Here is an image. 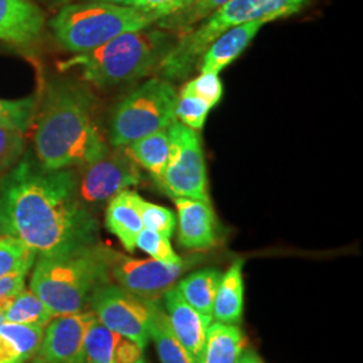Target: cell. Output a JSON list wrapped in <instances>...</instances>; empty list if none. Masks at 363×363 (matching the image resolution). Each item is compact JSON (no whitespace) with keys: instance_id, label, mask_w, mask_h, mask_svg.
<instances>
[{"instance_id":"obj_1","label":"cell","mask_w":363,"mask_h":363,"mask_svg":"<svg viewBox=\"0 0 363 363\" xmlns=\"http://www.w3.org/2000/svg\"><path fill=\"white\" fill-rule=\"evenodd\" d=\"M0 234L49 257L97 244L99 222L78 198L76 171H46L26 155L0 182Z\"/></svg>"},{"instance_id":"obj_2","label":"cell","mask_w":363,"mask_h":363,"mask_svg":"<svg viewBox=\"0 0 363 363\" xmlns=\"http://www.w3.org/2000/svg\"><path fill=\"white\" fill-rule=\"evenodd\" d=\"M108 151L93 118L89 94L70 84L52 86L34 132V157L39 166L46 171L82 167Z\"/></svg>"},{"instance_id":"obj_3","label":"cell","mask_w":363,"mask_h":363,"mask_svg":"<svg viewBox=\"0 0 363 363\" xmlns=\"http://www.w3.org/2000/svg\"><path fill=\"white\" fill-rule=\"evenodd\" d=\"M115 257L116 252L99 244L37 257L30 289L55 316L85 311L94 291L109 283Z\"/></svg>"},{"instance_id":"obj_4","label":"cell","mask_w":363,"mask_h":363,"mask_svg":"<svg viewBox=\"0 0 363 363\" xmlns=\"http://www.w3.org/2000/svg\"><path fill=\"white\" fill-rule=\"evenodd\" d=\"M177 39L160 27L121 34L91 52L76 54L64 67H77L97 86H117L140 79L157 69Z\"/></svg>"},{"instance_id":"obj_5","label":"cell","mask_w":363,"mask_h":363,"mask_svg":"<svg viewBox=\"0 0 363 363\" xmlns=\"http://www.w3.org/2000/svg\"><path fill=\"white\" fill-rule=\"evenodd\" d=\"M308 0H229L198 27L175 42L157 67L160 77L179 81L187 77L201 61L208 45L222 33L253 21L273 22L298 13Z\"/></svg>"},{"instance_id":"obj_6","label":"cell","mask_w":363,"mask_h":363,"mask_svg":"<svg viewBox=\"0 0 363 363\" xmlns=\"http://www.w3.org/2000/svg\"><path fill=\"white\" fill-rule=\"evenodd\" d=\"M157 23L154 15L135 7L86 1L67 4L50 21L54 38L74 54L91 52L121 34Z\"/></svg>"},{"instance_id":"obj_7","label":"cell","mask_w":363,"mask_h":363,"mask_svg":"<svg viewBox=\"0 0 363 363\" xmlns=\"http://www.w3.org/2000/svg\"><path fill=\"white\" fill-rule=\"evenodd\" d=\"M178 94L169 79L151 78L117 104L109 124V142L127 147L177 120Z\"/></svg>"},{"instance_id":"obj_8","label":"cell","mask_w":363,"mask_h":363,"mask_svg":"<svg viewBox=\"0 0 363 363\" xmlns=\"http://www.w3.org/2000/svg\"><path fill=\"white\" fill-rule=\"evenodd\" d=\"M169 132V162L162 190L175 198H190L210 202L206 163L198 132L178 120L171 123Z\"/></svg>"},{"instance_id":"obj_9","label":"cell","mask_w":363,"mask_h":363,"mask_svg":"<svg viewBox=\"0 0 363 363\" xmlns=\"http://www.w3.org/2000/svg\"><path fill=\"white\" fill-rule=\"evenodd\" d=\"M99 160L76 172L78 198L86 208L100 206L115 195L138 186L142 179L139 164L127 147H113Z\"/></svg>"},{"instance_id":"obj_10","label":"cell","mask_w":363,"mask_h":363,"mask_svg":"<svg viewBox=\"0 0 363 363\" xmlns=\"http://www.w3.org/2000/svg\"><path fill=\"white\" fill-rule=\"evenodd\" d=\"M89 306L103 325L145 349L151 339V301L106 283L94 291Z\"/></svg>"},{"instance_id":"obj_11","label":"cell","mask_w":363,"mask_h":363,"mask_svg":"<svg viewBox=\"0 0 363 363\" xmlns=\"http://www.w3.org/2000/svg\"><path fill=\"white\" fill-rule=\"evenodd\" d=\"M202 261L199 255L182 259L179 264H166L157 259H139L116 253L111 276L117 284L147 301H159L174 288L182 274Z\"/></svg>"},{"instance_id":"obj_12","label":"cell","mask_w":363,"mask_h":363,"mask_svg":"<svg viewBox=\"0 0 363 363\" xmlns=\"http://www.w3.org/2000/svg\"><path fill=\"white\" fill-rule=\"evenodd\" d=\"M96 319L91 310L52 318L37 355L49 363H82L85 337Z\"/></svg>"},{"instance_id":"obj_13","label":"cell","mask_w":363,"mask_h":363,"mask_svg":"<svg viewBox=\"0 0 363 363\" xmlns=\"http://www.w3.org/2000/svg\"><path fill=\"white\" fill-rule=\"evenodd\" d=\"M178 211V242L190 250H206L217 244V218L210 202L174 199Z\"/></svg>"},{"instance_id":"obj_14","label":"cell","mask_w":363,"mask_h":363,"mask_svg":"<svg viewBox=\"0 0 363 363\" xmlns=\"http://www.w3.org/2000/svg\"><path fill=\"white\" fill-rule=\"evenodd\" d=\"M163 298L169 325L175 337H178L182 346L194 358L195 362H199L206 342L208 325L213 318L202 315L193 308L182 298L179 291L175 286L167 291L163 295Z\"/></svg>"},{"instance_id":"obj_15","label":"cell","mask_w":363,"mask_h":363,"mask_svg":"<svg viewBox=\"0 0 363 363\" xmlns=\"http://www.w3.org/2000/svg\"><path fill=\"white\" fill-rule=\"evenodd\" d=\"M267 23L268 21L259 19L232 27L222 33L218 38L214 39L208 45V49L202 54L199 61L201 73L220 74L226 66L233 64L244 52L247 45Z\"/></svg>"},{"instance_id":"obj_16","label":"cell","mask_w":363,"mask_h":363,"mask_svg":"<svg viewBox=\"0 0 363 363\" xmlns=\"http://www.w3.org/2000/svg\"><path fill=\"white\" fill-rule=\"evenodd\" d=\"M45 23L43 13L27 0H0V39L27 45L38 38Z\"/></svg>"},{"instance_id":"obj_17","label":"cell","mask_w":363,"mask_h":363,"mask_svg":"<svg viewBox=\"0 0 363 363\" xmlns=\"http://www.w3.org/2000/svg\"><path fill=\"white\" fill-rule=\"evenodd\" d=\"M135 191L124 190L115 195L105 211L106 229L116 235L124 249L133 253L136 249V238L144 229L139 210L136 208Z\"/></svg>"},{"instance_id":"obj_18","label":"cell","mask_w":363,"mask_h":363,"mask_svg":"<svg viewBox=\"0 0 363 363\" xmlns=\"http://www.w3.org/2000/svg\"><path fill=\"white\" fill-rule=\"evenodd\" d=\"M244 259H235L222 274L213 306V319L225 325H238L244 313Z\"/></svg>"},{"instance_id":"obj_19","label":"cell","mask_w":363,"mask_h":363,"mask_svg":"<svg viewBox=\"0 0 363 363\" xmlns=\"http://www.w3.org/2000/svg\"><path fill=\"white\" fill-rule=\"evenodd\" d=\"M43 327L16 325L3 322L0 325V363H27L38 354Z\"/></svg>"},{"instance_id":"obj_20","label":"cell","mask_w":363,"mask_h":363,"mask_svg":"<svg viewBox=\"0 0 363 363\" xmlns=\"http://www.w3.org/2000/svg\"><path fill=\"white\" fill-rule=\"evenodd\" d=\"M247 349V337L240 327L210 323L206 342L198 363H237Z\"/></svg>"},{"instance_id":"obj_21","label":"cell","mask_w":363,"mask_h":363,"mask_svg":"<svg viewBox=\"0 0 363 363\" xmlns=\"http://www.w3.org/2000/svg\"><path fill=\"white\" fill-rule=\"evenodd\" d=\"M127 148L135 162L142 166L151 175L157 187L162 189L169 162V142L167 128L144 136L127 145Z\"/></svg>"},{"instance_id":"obj_22","label":"cell","mask_w":363,"mask_h":363,"mask_svg":"<svg viewBox=\"0 0 363 363\" xmlns=\"http://www.w3.org/2000/svg\"><path fill=\"white\" fill-rule=\"evenodd\" d=\"M222 272L217 268H203L189 274L178 283L177 289L193 308L213 318V306Z\"/></svg>"},{"instance_id":"obj_23","label":"cell","mask_w":363,"mask_h":363,"mask_svg":"<svg viewBox=\"0 0 363 363\" xmlns=\"http://www.w3.org/2000/svg\"><path fill=\"white\" fill-rule=\"evenodd\" d=\"M150 337L155 342L156 350L162 363H196L182 346L169 325L167 313L159 301H151Z\"/></svg>"},{"instance_id":"obj_24","label":"cell","mask_w":363,"mask_h":363,"mask_svg":"<svg viewBox=\"0 0 363 363\" xmlns=\"http://www.w3.org/2000/svg\"><path fill=\"white\" fill-rule=\"evenodd\" d=\"M52 318H55V315L46 307V304L31 289H26L25 286L10 300L4 315V322L39 325L45 328Z\"/></svg>"},{"instance_id":"obj_25","label":"cell","mask_w":363,"mask_h":363,"mask_svg":"<svg viewBox=\"0 0 363 363\" xmlns=\"http://www.w3.org/2000/svg\"><path fill=\"white\" fill-rule=\"evenodd\" d=\"M229 0H191L179 11L171 13L160 19L156 25L172 34L183 35L190 31L194 25L205 21L211 13H216Z\"/></svg>"},{"instance_id":"obj_26","label":"cell","mask_w":363,"mask_h":363,"mask_svg":"<svg viewBox=\"0 0 363 363\" xmlns=\"http://www.w3.org/2000/svg\"><path fill=\"white\" fill-rule=\"evenodd\" d=\"M121 337L96 319L85 337L82 363H113Z\"/></svg>"},{"instance_id":"obj_27","label":"cell","mask_w":363,"mask_h":363,"mask_svg":"<svg viewBox=\"0 0 363 363\" xmlns=\"http://www.w3.org/2000/svg\"><path fill=\"white\" fill-rule=\"evenodd\" d=\"M35 261V252L22 241L0 234V279L16 273H28Z\"/></svg>"},{"instance_id":"obj_28","label":"cell","mask_w":363,"mask_h":363,"mask_svg":"<svg viewBox=\"0 0 363 363\" xmlns=\"http://www.w3.org/2000/svg\"><path fill=\"white\" fill-rule=\"evenodd\" d=\"M38 113L35 97L25 99H0V125L25 133L31 128Z\"/></svg>"},{"instance_id":"obj_29","label":"cell","mask_w":363,"mask_h":363,"mask_svg":"<svg viewBox=\"0 0 363 363\" xmlns=\"http://www.w3.org/2000/svg\"><path fill=\"white\" fill-rule=\"evenodd\" d=\"M136 208L139 210L140 218L143 222L144 229H150L152 232L162 234L169 238L177 226V220L172 211L167 208L154 205L151 202H147L139 194L135 198Z\"/></svg>"},{"instance_id":"obj_30","label":"cell","mask_w":363,"mask_h":363,"mask_svg":"<svg viewBox=\"0 0 363 363\" xmlns=\"http://www.w3.org/2000/svg\"><path fill=\"white\" fill-rule=\"evenodd\" d=\"M210 109L211 108L201 99L191 94L181 93L177 101L175 117L183 125L191 130H199L203 128Z\"/></svg>"},{"instance_id":"obj_31","label":"cell","mask_w":363,"mask_h":363,"mask_svg":"<svg viewBox=\"0 0 363 363\" xmlns=\"http://www.w3.org/2000/svg\"><path fill=\"white\" fill-rule=\"evenodd\" d=\"M136 247L142 249L151 259L166 262V264H179L182 259L175 253L169 238L162 234L152 232L150 229H143L136 238Z\"/></svg>"},{"instance_id":"obj_32","label":"cell","mask_w":363,"mask_h":363,"mask_svg":"<svg viewBox=\"0 0 363 363\" xmlns=\"http://www.w3.org/2000/svg\"><path fill=\"white\" fill-rule=\"evenodd\" d=\"M25 150L26 139L22 132L0 125V175L13 169Z\"/></svg>"},{"instance_id":"obj_33","label":"cell","mask_w":363,"mask_h":363,"mask_svg":"<svg viewBox=\"0 0 363 363\" xmlns=\"http://www.w3.org/2000/svg\"><path fill=\"white\" fill-rule=\"evenodd\" d=\"M181 93L195 96L213 108L220 103L223 94V86L218 74L201 73L199 77L189 81L182 88Z\"/></svg>"},{"instance_id":"obj_34","label":"cell","mask_w":363,"mask_h":363,"mask_svg":"<svg viewBox=\"0 0 363 363\" xmlns=\"http://www.w3.org/2000/svg\"><path fill=\"white\" fill-rule=\"evenodd\" d=\"M191 0H133L130 7H135L143 13L154 15L157 22L171 13L179 11L184 6H187Z\"/></svg>"},{"instance_id":"obj_35","label":"cell","mask_w":363,"mask_h":363,"mask_svg":"<svg viewBox=\"0 0 363 363\" xmlns=\"http://www.w3.org/2000/svg\"><path fill=\"white\" fill-rule=\"evenodd\" d=\"M28 273H16L0 279V301L13 298L26 286V277Z\"/></svg>"},{"instance_id":"obj_36","label":"cell","mask_w":363,"mask_h":363,"mask_svg":"<svg viewBox=\"0 0 363 363\" xmlns=\"http://www.w3.org/2000/svg\"><path fill=\"white\" fill-rule=\"evenodd\" d=\"M237 363H264L259 359V355L253 350H247L242 352V355L240 357Z\"/></svg>"},{"instance_id":"obj_37","label":"cell","mask_w":363,"mask_h":363,"mask_svg":"<svg viewBox=\"0 0 363 363\" xmlns=\"http://www.w3.org/2000/svg\"><path fill=\"white\" fill-rule=\"evenodd\" d=\"M88 1H99V3H106V4H116V6H127L130 7L133 0H88Z\"/></svg>"},{"instance_id":"obj_38","label":"cell","mask_w":363,"mask_h":363,"mask_svg":"<svg viewBox=\"0 0 363 363\" xmlns=\"http://www.w3.org/2000/svg\"><path fill=\"white\" fill-rule=\"evenodd\" d=\"M13 298H7V300H4V301H0V325L4 322V315H6V310H7L9 304H10V300H11Z\"/></svg>"},{"instance_id":"obj_39","label":"cell","mask_w":363,"mask_h":363,"mask_svg":"<svg viewBox=\"0 0 363 363\" xmlns=\"http://www.w3.org/2000/svg\"><path fill=\"white\" fill-rule=\"evenodd\" d=\"M27 363H49L46 362L43 358H40V357H38V355H35L33 359H30L28 362Z\"/></svg>"}]
</instances>
